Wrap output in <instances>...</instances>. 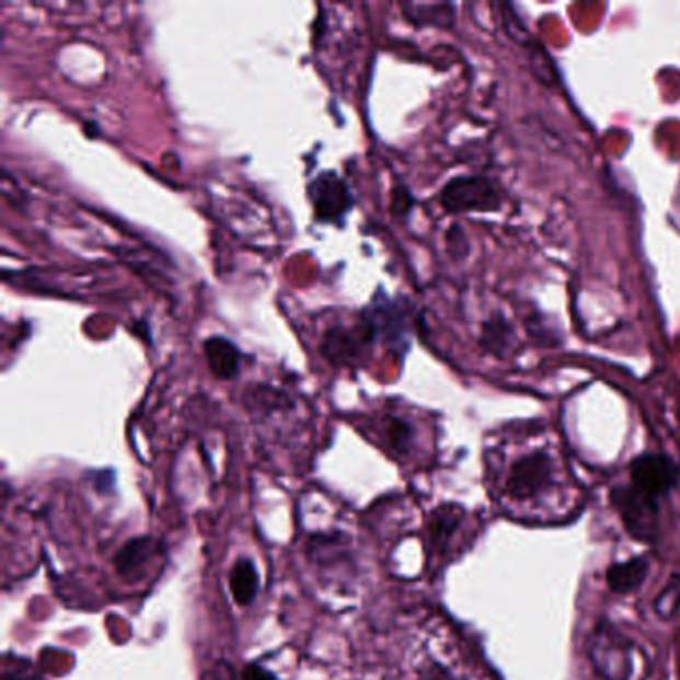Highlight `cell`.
I'll use <instances>...</instances> for the list:
<instances>
[{
  "instance_id": "6da1fadb",
  "label": "cell",
  "mask_w": 680,
  "mask_h": 680,
  "mask_svg": "<svg viewBox=\"0 0 680 680\" xmlns=\"http://www.w3.org/2000/svg\"><path fill=\"white\" fill-rule=\"evenodd\" d=\"M555 485V463L545 451H533L517 459L503 483L505 495L515 502L541 499Z\"/></svg>"
},
{
  "instance_id": "7a4b0ae2",
  "label": "cell",
  "mask_w": 680,
  "mask_h": 680,
  "mask_svg": "<svg viewBox=\"0 0 680 680\" xmlns=\"http://www.w3.org/2000/svg\"><path fill=\"white\" fill-rule=\"evenodd\" d=\"M439 201L449 214L499 212L503 198L487 176H458L441 188Z\"/></svg>"
},
{
  "instance_id": "3957f363",
  "label": "cell",
  "mask_w": 680,
  "mask_h": 680,
  "mask_svg": "<svg viewBox=\"0 0 680 680\" xmlns=\"http://www.w3.org/2000/svg\"><path fill=\"white\" fill-rule=\"evenodd\" d=\"M611 497H613L614 509L621 515L631 535L641 541H650L657 535V499L641 493L633 485L614 487Z\"/></svg>"
},
{
  "instance_id": "277c9868",
  "label": "cell",
  "mask_w": 680,
  "mask_h": 680,
  "mask_svg": "<svg viewBox=\"0 0 680 680\" xmlns=\"http://www.w3.org/2000/svg\"><path fill=\"white\" fill-rule=\"evenodd\" d=\"M679 465L660 453H645L631 463V485L653 499L667 495L679 483Z\"/></svg>"
},
{
  "instance_id": "5b68a950",
  "label": "cell",
  "mask_w": 680,
  "mask_h": 680,
  "mask_svg": "<svg viewBox=\"0 0 680 680\" xmlns=\"http://www.w3.org/2000/svg\"><path fill=\"white\" fill-rule=\"evenodd\" d=\"M310 200L315 218L322 222H342L351 210L354 200L346 182L334 172H325L310 184Z\"/></svg>"
},
{
  "instance_id": "8992f818",
  "label": "cell",
  "mask_w": 680,
  "mask_h": 680,
  "mask_svg": "<svg viewBox=\"0 0 680 680\" xmlns=\"http://www.w3.org/2000/svg\"><path fill=\"white\" fill-rule=\"evenodd\" d=\"M373 337L376 335H373V330H371L368 320H364L361 324L354 325V327L335 325L330 332H325L322 354L337 366L339 364H354L364 354V349L369 346V342Z\"/></svg>"
},
{
  "instance_id": "52a82bcc",
  "label": "cell",
  "mask_w": 680,
  "mask_h": 680,
  "mask_svg": "<svg viewBox=\"0 0 680 680\" xmlns=\"http://www.w3.org/2000/svg\"><path fill=\"white\" fill-rule=\"evenodd\" d=\"M206 361L220 380H234L240 371V349L222 335H214L204 344Z\"/></svg>"
},
{
  "instance_id": "ba28073f",
  "label": "cell",
  "mask_w": 680,
  "mask_h": 680,
  "mask_svg": "<svg viewBox=\"0 0 680 680\" xmlns=\"http://www.w3.org/2000/svg\"><path fill=\"white\" fill-rule=\"evenodd\" d=\"M515 344L514 325L503 313H493L489 320L483 322L481 332V347L493 356L503 357Z\"/></svg>"
},
{
  "instance_id": "9c48e42d",
  "label": "cell",
  "mask_w": 680,
  "mask_h": 680,
  "mask_svg": "<svg viewBox=\"0 0 680 680\" xmlns=\"http://www.w3.org/2000/svg\"><path fill=\"white\" fill-rule=\"evenodd\" d=\"M648 563L645 558H629L625 563H614L607 570V583L614 592H629L636 589L647 577Z\"/></svg>"
},
{
  "instance_id": "30bf717a",
  "label": "cell",
  "mask_w": 680,
  "mask_h": 680,
  "mask_svg": "<svg viewBox=\"0 0 680 680\" xmlns=\"http://www.w3.org/2000/svg\"><path fill=\"white\" fill-rule=\"evenodd\" d=\"M230 591L238 604H250L256 599L257 573L250 558H240L230 573Z\"/></svg>"
},
{
  "instance_id": "8fae6325",
  "label": "cell",
  "mask_w": 680,
  "mask_h": 680,
  "mask_svg": "<svg viewBox=\"0 0 680 680\" xmlns=\"http://www.w3.org/2000/svg\"><path fill=\"white\" fill-rule=\"evenodd\" d=\"M405 16L417 26H451L453 7L451 4H403Z\"/></svg>"
},
{
  "instance_id": "7c38bea8",
  "label": "cell",
  "mask_w": 680,
  "mask_h": 680,
  "mask_svg": "<svg viewBox=\"0 0 680 680\" xmlns=\"http://www.w3.org/2000/svg\"><path fill=\"white\" fill-rule=\"evenodd\" d=\"M154 549H157V543L152 539L148 537L135 539L124 546L123 553L116 557V567L123 575H130L132 570L138 569V565H142V561L146 563L154 555Z\"/></svg>"
},
{
  "instance_id": "4fadbf2b",
  "label": "cell",
  "mask_w": 680,
  "mask_h": 680,
  "mask_svg": "<svg viewBox=\"0 0 680 680\" xmlns=\"http://www.w3.org/2000/svg\"><path fill=\"white\" fill-rule=\"evenodd\" d=\"M385 436H388V441H390V446L393 447L395 451L405 453V451L410 449V446H412V425L407 424V422H403V419H390V422H388V427H385Z\"/></svg>"
},
{
  "instance_id": "5bb4252c",
  "label": "cell",
  "mask_w": 680,
  "mask_h": 680,
  "mask_svg": "<svg viewBox=\"0 0 680 680\" xmlns=\"http://www.w3.org/2000/svg\"><path fill=\"white\" fill-rule=\"evenodd\" d=\"M447 250H449L451 257H456V260H463V257L468 256V234L458 223L451 226L449 232H447Z\"/></svg>"
},
{
  "instance_id": "9a60e30c",
  "label": "cell",
  "mask_w": 680,
  "mask_h": 680,
  "mask_svg": "<svg viewBox=\"0 0 680 680\" xmlns=\"http://www.w3.org/2000/svg\"><path fill=\"white\" fill-rule=\"evenodd\" d=\"M679 604L680 580H672L669 585V589L658 597L657 611L660 614H665V616H670V614L677 611V607H679Z\"/></svg>"
},
{
  "instance_id": "2e32d148",
  "label": "cell",
  "mask_w": 680,
  "mask_h": 680,
  "mask_svg": "<svg viewBox=\"0 0 680 680\" xmlns=\"http://www.w3.org/2000/svg\"><path fill=\"white\" fill-rule=\"evenodd\" d=\"M393 198H400V204H395L393 206V210L395 212H407L410 210V206L413 204L412 194L407 188H400V191L393 192Z\"/></svg>"
},
{
  "instance_id": "e0dca14e",
  "label": "cell",
  "mask_w": 680,
  "mask_h": 680,
  "mask_svg": "<svg viewBox=\"0 0 680 680\" xmlns=\"http://www.w3.org/2000/svg\"><path fill=\"white\" fill-rule=\"evenodd\" d=\"M244 680H278L269 670L262 669V667H257V665H250L247 669L244 670Z\"/></svg>"
}]
</instances>
